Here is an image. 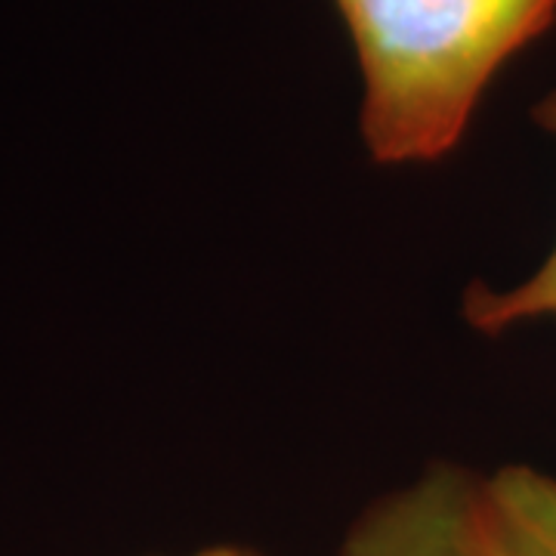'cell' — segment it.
<instances>
[{
  "instance_id": "1",
  "label": "cell",
  "mask_w": 556,
  "mask_h": 556,
  "mask_svg": "<svg viewBox=\"0 0 556 556\" xmlns=\"http://www.w3.org/2000/svg\"><path fill=\"white\" fill-rule=\"evenodd\" d=\"M362 75L358 130L387 167L467 137L495 78L556 22V0H334Z\"/></svg>"
},
{
  "instance_id": "5",
  "label": "cell",
  "mask_w": 556,
  "mask_h": 556,
  "mask_svg": "<svg viewBox=\"0 0 556 556\" xmlns=\"http://www.w3.org/2000/svg\"><path fill=\"white\" fill-rule=\"evenodd\" d=\"M189 556H260L248 547H239V544H217V547H204V551H195Z\"/></svg>"
},
{
  "instance_id": "3",
  "label": "cell",
  "mask_w": 556,
  "mask_h": 556,
  "mask_svg": "<svg viewBox=\"0 0 556 556\" xmlns=\"http://www.w3.org/2000/svg\"><path fill=\"white\" fill-rule=\"evenodd\" d=\"M489 526L501 556H556V479L535 467L482 477Z\"/></svg>"
},
{
  "instance_id": "2",
  "label": "cell",
  "mask_w": 556,
  "mask_h": 556,
  "mask_svg": "<svg viewBox=\"0 0 556 556\" xmlns=\"http://www.w3.org/2000/svg\"><path fill=\"white\" fill-rule=\"evenodd\" d=\"M340 556H501L482 477L460 467H433L378 497L350 526Z\"/></svg>"
},
{
  "instance_id": "4",
  "label": "cell",
  "mask_w": 556,
  "mask_h": 556,
  "mask_svg": "<svg viewBox=\"0 0 556 556\" xmlns=\"http://www.w3.org/2000/svg\"><path fill=\"white\" fill-rule=\"evenodd\" d=\"M535 124L556 139V90L535 105ZM464 318L482 334H504L510 328L556 318V241L535 273L510 288L473 285L464 298Z\"/></svg>"
}]
</instances>
